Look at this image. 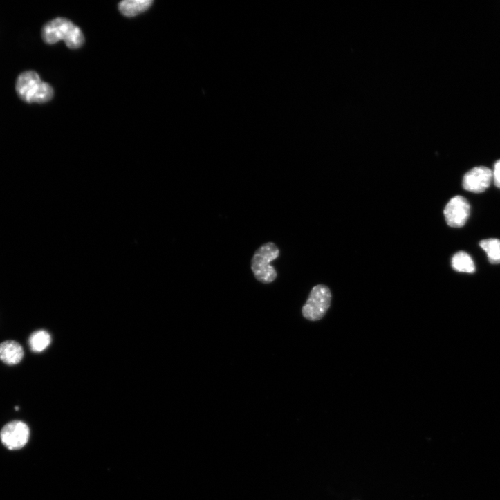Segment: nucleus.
<instances>
[{
    "label": "nucleus",
    "instance_id": "nucleus-1",
    "mask_svg": "<svg viewBox=\"0 0 500 500\" xmlns=\"http://www.w3.org/2000/svg\"><path fill=\"white\" fill-rule=\"evenodd\" d=\"M42 37L50 45L64 41L72 50L81 48L84 43V37L80 28L64 18H57L48 23L43 28Z\"/></svg>",
    "mask_w": 500,
    "mask_h": 500
},
{
    "label": "nucleus",
    "instance_id": "nucleus-2",
    "mask_svg": "<svg viewBox=\"0 0 500 500\" xmlns=\"http://www.w3.org/2000/svg\"><path fill=\"white\" fill-rule=\"evenodd\" d=\"M16 89L20 98L28 103L43 104L51 100L54 90L33 71H26L18 77Z\"/></svg>",
    "mask_w": 500,
    "mask_h": 500
},
{
    "label": "nucleus",
    "instance_id": "nucleus-3",
    "mask_svg": "<svg viewBox=\"0 0 500 500\" xmlns=\"http://www.w3.org/2000/svg\"><path fill=\"white\" fill-rule=\"evenodd\" d=\"M279 255L277 246L273 243L261 246L254 253L252 259V270L256 279L263 284L273 282L277 273L271 263Z\"/></svg>",
    "mask_w": 500,
    "mask_h": 500
},
{
    "label": "nucleus",
    "instance_id": "nucleus-4",
    "mask_svg": "<svg viewBox=\"0 0 500 500\" xmlns=\"http://www.w3.org/2000/svg\"><path fill=\"white\" fill-rule=\"evenodd\" d=\"M331 302V293L327 286L322 284L314 286L302 307L304 317L311 321L320 320L329 308Z\"/></svg>",
    "mask_w": 500,
    "mask_h": 500
},
{
    "label": "nucleus",
    "instance_id": "nucleus-5",
    "mask_svg": "<svg viewBox=\"0 0 500 500\" xmlns=\"http://www.w3.org/2000/svg\"><path fill=\"white\" fill-rule=\"evenodd\" d=\"M30 431L28 425L19 420L8 423L0 432L3 444L10 450L22 449L28 443Z\"/></svg>",
    "mask_w": 500,
    "mask_h": 500
},
{
    "label": "nucleus",
    "instance_id": "nucleus-6",
    "mask_svg": "<svg viewBox=\"0 0 500 500\" xmlns=\"http://www.w3.org/2000/svg\"><path fill=\"white\" fill-rule=\"evenodd\" d=\"M470 206L467 201L460 196L452 198L444 210L447 224L454 228L463 227L469 219Z\"/></svg>",
    "mask_w": 500,
    "mask_h": 500
},
{
    "label": "nucleus",
    "instance_id": "nucleus-7",
    "mask_svg": "<svg viewBox=\"0 0 500 500\" xmlns=\"http://www.w3.org/2000/svg\"><path fill=\"white\" fill-rule=\"evenodd\" d=\"M492 173L485 166L475 167L463 177V187L474 194H481L490 186Z\"/></svg>",
    "mask_w": 500,
    "mask_h": 500
},
{
    "label": "nucleus",
    "instance_id": "nucleus-8",
    "mask_svg": "<svg viewBox=\"0 0 500 500\" xmlns=\"http://www.w3.org/2000/svg\"><path fill=\"white\" fill-rule=\"evenodd\" d=\"M24 351L21 345L12 340L0 344V360L9 366L19 364L24 359Z\"/></svg>",
    "mask_w": 500,
    "mask_h": 500
},
{
    "label": "nucleus",
    "instance_id": "nucleus-9",
    "mask_svg": "<svg viewBox=\"0 0 500 500\" xmlns=\"http://www.w3.org/2000/svg\"><path fill=\"white\" fill-rule=\"evenodd\" d=\"M152 3L151 0H125L119 4L118 8L124 16L134 17L149 10Z\"/></svg>",
    "mask_w": 500,
    "mask_h": 500
},
{
    "label": "nucleus",
    "instance_id": "nucleus-10",
    "mask_svg": "<svg viewBox=\"0 0 500 500\" xmlns=\"http://www.w3.org/2000/svg\"><path fill=\"white\" fill-rule=\"evenodd\" d=\"M50 344L51 336L45 330H39L34 332L29 339V345L32 351L37 353L46 351Z\"/></svg>",
    "mask_w": 500,
    "mask_h": 500
},
{
    "label": "nucleus",
    "instance_id": "nucleus-11",
    "mask_svg": "<svg viewBox=\"0 0 500 500\" xmlns=\"http://www.w3.org/2000/svg\"><path fill=\"white\" fill-rule=\"evenodd\" d=\"M452 268L459 272L474 273L476 270L471 257L465 252H459L452 259Z\"/></svg>",
    "mask_w": 500,
    "mask_h": 500
},
{
    "label": "nucleus",
    "instance_id": "nucleus-12",
    "mask_svg": "<svg viewBox=\"0 0 500 500\" xmlns=\"http://www.w3.org/2000/svg\"><path fill=\"white\" fill-rule=\"evenodd\" d=\"M479 246L486 252L488 259L491 264H500V240L489 239L483 240Z\"/></svg>",
    "mask_w": 500,
    "mask_h": 500
},
{
    "label": "nucleus",
    "instance_id": "nucleus-13",
    "mask_svg": "<svg viewBox=\"0 0 500 500\" xmlns=\"http://www.w3.org/2000/svg\"><path fill=\"white\" fill-rule=\"evenodd\" d=\"M494 185L500 189V160H497L494 167V172L492 174Z\"/></svg>",
    "mask_w": 500,
    "mask_h": 500
}]
</instances>
